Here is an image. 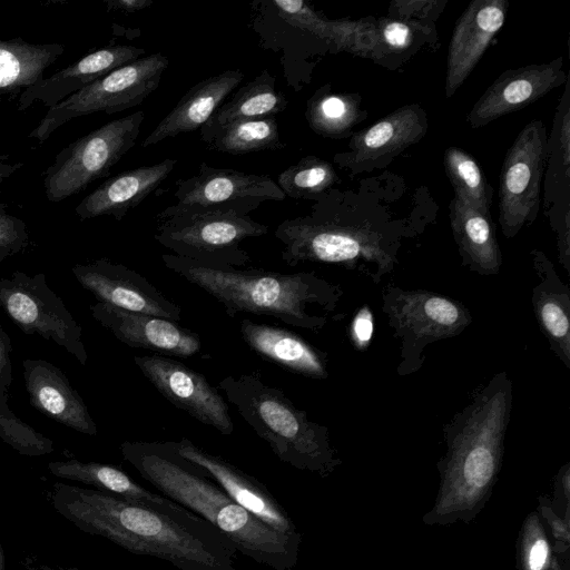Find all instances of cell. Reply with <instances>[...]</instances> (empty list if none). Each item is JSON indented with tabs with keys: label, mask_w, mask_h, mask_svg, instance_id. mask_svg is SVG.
Listing matches in <instances>:
<instances>
[{
	"label": "cell",
	"mask_w": 570,
	"mask_h": 570,
	"mask_svg": "<svg viewBox=\"0 0 570 570\" xmlns=\"http://www.w3.org/2000/svg\"><path fill=\"white\" fill-rule=\"evenodd\" d=\"M53 509L81 531L179 570H240L236 549L215 527L163 497L140 500L56 482Z\"/></svg>",
	"instance_id": "obj_1"
},
{
	"label": "cell",
	"mask_w": 570,
	"mask_h": 570,
	"mask_svg": "<svg viewBox=\"0 0 570 570\" xmlns=\"http://www.w3.org/2000/svg\"><path fill=\"white\" fill-rule=\"evenodd\" d=\"M512 399L509 373L498 372L443 425L439 490L425 525L469 524L485 508L502 466Z\"/></svg>",
	"instance_id": "obj_2"
},
{
	"label": "cell",
	"mask_w": 570,
	"mask_h": 570,
	"mask_svg": "<svg viewBox=\"0 0 570 570\" xmlns=\"http://www.w3.org/2000/svg\"><path fill=\"white\" fill-rule=\"evenodd\" d=\"M120 452L159 493L206 520L236 551L272 570H292L302 534H285L234 502L200 466L179 455L175 441H125Z\"/></svg>",
	"instance_id": "obj_3"
},
{
	"label": "cell",
	"mask_w": 570,
	"mask_h": 570,
	"mask_svg": "<svg viewBox=\"0 0 570 570\" xmlns=\"http://www.w3.org/2000/svg\"><path fill=\"white\" fill-rule=\"evenodd\" d=\"M161 259L168 269L219 302L230 317L249 313L318 332L330 322L343 296L338 284L314 271L214 269L174 254H163Z\"/></svg>",
	"instance_id": "obj_4"
},
{
	"label": "cell",
	"mask_w": 570,
	"mask_h": 570,
	"mask_svg": "<svg viewBox=\"0 0 570 570\" xmlns=\"http://www.w3.org/2000/svg\"><path fill=\"white\" fill-rule=\"evenodd\" d=\"M218 389L279 461L321 478L342 464L328 428L312 421L258 373L227 375L219 381Z\"/></svg>",
	"instance_id": "obj_5"
},
{
	"label": "cell",
	"mask_w": 570,
	"mask_h": 570,
	"mask_svg": "<svg viewBox=\"0 0 570 570\" xmlns=\"http://www.w3.org/2000/svg\"><path fill=\"white\" fill-rule=\"evenodd\" d=\"M275 237L284 245L281 257L291 267L322 263L363 272L375 284L397 264L394 236L368 225L346 222L317 200L307 215L278 224Z\"/></svg>",
	"instance_id": "obj_6"
},
{
	"label": "cell",
	"mask_w": 570,
	"mask_h": 570,
	"mask_svg": "<svg viewBox=\"0 0 570 570\" xmlns=\"http://www.w3.org/2000/svg\"><path fill=\"white\" fill-rule=\"evenodd\" d=\"M268 227L230 208L170 205L156 217L155 239L174 255L214 269L247 268L240 244L267 234Z\"/></svg>",
	"instance_id": "obj_7"
},
{
	"label": "cell",
	"mask_w": 570,
	"mask_h": 570,
	"mask_svg": "<svg viewBox=\"0 0 570 570\" xmlns=\"http://www.w3.org/2000/svg\"><path fill=\"white\" fill-rule=\"evenodd\" d=\"M382 311L400 342V376L421 370L428 345L461 334L472 322L469 309L456 299L428 289H405L393 283L382 289Z\"/></svg>",
	"instance_id": "obj_8"
},
{
	"label": "cell",
	"mask_w": 570,
	"mask_h": 570,
	"mask_svg": "<svg viewBox=\"0 0 570 570\" xmlns=\"http://www.w3.org/2000/svg\"><path fill=\"white\" fill-rule=\"evenodd\" d=\"M144 111L111 120L62 148L42 174L46 198L59 203L107 177L135 146Z\"/></svg>",
	"instance_id": "obj_9"
},
{
	"label": "cell",
	"mask_w": 570,
	"mask_h": 570,
	"mask_svg": "<svg viewBox=\"0 0 570 570\" xmlns=\"http://www.w3.org/2000/svg\"><path fill=\"white\" fill-rule=\"evenodd\" d=\"M168 58L151 53L119 67L48 109L28 135L43 144L68 121L95 112L116 114L140 105L160 82Z\"/></svg>",
	"instance_id": "obj_10"
},
{
	"label": "cell",
	"mask_w": 570,
	"mask_h": 570,
	"mask_svg": "<svg viewBox=\"0 0 570 570\" xmlns=\"http://www.w3.org/2000/svg\"><path fill=\"white\" fill-rule=\"evenodd\" d=\"M0 305L23 333L51 341L81 365L87 364L81 325L49 287L43 273L30 276L16 271L0 277Z\"/></svg>",
	"instance_id": "obj_11"
},
{
	"label": "cell",
	"mask_w": 570,
	"mask_h": 570,
	"mask_svg": "<svg viewBox=\"0 0 570 570\" xmlns=\"http://www.w3.org/2000/svg\"><path fill=\"white\" fill-rule=\"evenodd\" d=\"M548 141L546 125L531 120L505 154L499 181V223L507 238L538 216Z\"/></svg>",
	"instance_id": "obj_12"
},
{
	"label": "cell",
	"mask_w": 570,
	"mask_h": 570,
	"mask_svg": "<svg viewBox=\"0 0 570 570\" xmlns=\"http://www.w3.org/2000/svg\"><path fill=\"white\" fill-rule=\"evenodd\" d=\"M135 364L173 405L224 435L234 431L228 405L206 377L169 356H135Z\"/></svg>",
	"instance_id": "obj_13"
},
{
	"label": "cell",
	"mask_w": 570,
	"mask_h": 570,
	"mask_svg": "<svg viewBox=\"0 0 570 570\" xmlns=\"http://www.w3.org/2000/svg\"><path fill=\"white\" fill-rule=\"evenodd\" d=\"M176 205L196 208H230L248 214L285 194L267 175L215 168L202 163L195 175L176 181Z\"/></svg>",
	"instance_id": "obj_14"
},
{
	"label": "cell",
	"mask_w": 570,
	"mask_h": 570,
	"mask_svg": "<svg viewBox=\"0 0 570 570\" xmlns=\"http://www.w3.org/2000/svg\"><path fill=\"white\" fill-rule=\"evenodd\" d=\"M71 271L97 302L174 322L181 320L179 305L168 299L138 272L122 264L100 258L76 264Z\"/></svg>",
	"instance_id": "obj_15"
},
{
	"label": "cell",
	"mask_w": 570,
	"mask_h": 570,
	"mask_svg": "<svg viewBox=\"0 0 570 570\" xmlns=\"http://www.w3.org/2000/svg\"><path fill=\"white\" fill-rule=\"evenodd\" d=\"M428 115L417 104L397 108L368 128L354 134L348 151L334 161L352 174L384 167L396 155L419 142L428 130Z\"/></svg>",
	"instance_id": "obj_16"
},
{
	"label": "cell",
	"mask_w": 570,
	"mask_h": 570,
	"mask_svg": "<svg viewBox=\"0 0 570 570\" xmlns=\"http://www.w3.org/2000/svg\"><path fill=\"white\" fill-rule=\"evenodd\" d=\"M175 443L180 456L204 469L243 509L282 533H301L288 512L264 483L186 438Z\"/></svg>",
	"instance_id": "obj_17"
},
{
	"label": "cell",
	"mask_w": 570,
	"mask_h": 570,
	"mask_svg": "<svg viewBox=\"0 0 570 570\" xmlns=\"http://www.w3.org/2000/svg\"><path fill=\"white\" fill-rule=\"evenodd\" d=\"M563 58L503 71L480 96L466 116L471 128L523 109L567 83Z\"/></svg>",
	"instance_id": "obj_18"
},
{
	"label": "cell",
	"mask_w": 570,
	"mask_h": 570,
	"mask_svg": "<svg viewBox=\"0 0 570 570\" xmlns=\"http://www.w3.org/2000/svg\"><path fill=\"white\" fill-rule=\"evenodd\" d=\"M92 317L120 342L164 356L189 357L199 352L197 333L174 321L126 311L106 303L90 305Z\"/></svg>",
	"instance_id": "obj_19"
},
{
	"label": "cell",
	"mask_w": 570,
	"mask_h": 570,
	"mask_svg": "<svg viewBox=\"0 0 570 570\" xmlns=\"http://www.w3.org/2000/svg\"><path fill=\"white\" fill-rule=\"evenodd\" d=\"M507 0H473L458 19L449 43L444 92L451 98L471 75L504 24Z\"/></svg>",
	"instance_id": "obj_20"
},
{
	"label": "cell",
	"mask_w": 570,
	"mask_h": 570,
	"mask_svg": "<svg viewBox=\"0 0 570 570\" xmlns=\"http://www.w3.org/2000/svg\"><path fill=\"white\" fill-rule=\"evenodd\" d=\"M144 53L142 48L130 45H112L95 50L24 89L19 95L17 108L23 111L35 101H40L49 109L112 70L139 59Z\"/></svg>",
	"instance_id": "obj_21"
},
{
	"label": "cell",
	"mask_w": 570,
	"mask_h": 570,
	"mask_svg": "<svg viewBox=\"0 0 570 570\" xmlns=\"http://www.w3.org/2000/svg\"><path fill=\"white\" fill-rule=\"evenodd\" d=\"M22 367L26 391L35 409L76 432L97 434L86 403L59 367L40 358H27Z\"/></svg>",
	"instance_id": "obj_22"
},
{
	"label": "cell",
	"mask_w": 570,
	"mask_h": 570,
	"mask_svg": "<svg viewBox=\"0 0 570 570\" xmlns=\"http://www.w3.org/2000/svg\"><path fill=\"white\" fill-rule=\"evenodd\" d=\"M175 165L176 160L167 158L151 166L121 171L88 194L75 213L81 220L101 216L121 220L167 179Z\"/></svg>",
	"instance_id": "obj_23"
},
{
	"label": "cell",
	"mask_w": 570,
	"mask_h": 570,
	"mask_svg": "<svg viewBox=\"0 0 570 570\" xmlns=\"http://www.w3.org/2000/svg\"><path fill=\"white\" fill-rule=\"evenodd\" d=\"M531 256L538 277L531 295L535 320L550 350L570 370V288L544 253L534 249Z\"/></svg>",
	"instance_id": "obj_24"
},
{
	"label": "cell",
	"mask_w": 570,
	"mask_h": 570,
	"mask_svg": "<svg viewBox=\"0 0 570 570\" xmlns=\"http://www.w3.org/2000/svg\"><path fill=\"white\" fill-rule=\"evenodd\" d=\"M239 331L253 352L286 371L317 380L328 376L326 353L298 334L249 318L242 320Z\"/></svg>",
	"instance_id": "obj_25"
},
{
	"label": "cell",
	"mask_w": 570,
	"mask_h": 570,
	"mask_svg": "<svg viewBox=\"0 0 570 570\" xmlns=\"http://www.w3.org/2000/svg\"><path fill=\"white\" fill-rule=\"evenodd\" d=\"M243 78L244 73L236 69L225 70L197 82L142 140L141 147L200 128Z\"/></svg>",
	"instance_id": "obj_26"
},
{
	"label": "cell",
	"mask_w": 570,
	"mask_h": 570,
	"mask_svg": "<svg viewBox=\"0 0 570 570\" xmlns=\"http://www.w3.org/2000/svg\"><path fill=\"white\" fill-rule=\"evenodd\" d=\"M449 209L450 225L462 264L482 276L499 274L502 253L491 213L475 208L456 195Z\"/></svg>",
	"instance_id": "obj_27"
},
{
	"label": "cell",
	"mask_w": 570,
	"mask_h": 570,
	"mask_svg": "<svg viewBox=\"0 0 570 570\" xmlns=\"http://www.w3.org/2000/svg\"><path fill=\"white\" fill-rule=\"evenodd\" d=\"M65 52L58 42L31 43L20 37L0 39V95H17L45 78Z\"/></svg>",
	"instance_id": "obj_28"
},
{
	"label": "cell",
	"mask_w": 570,
	"mask_h": 570,
	"mask_svg": "<svg viewBox=\"0 0 570 570\" xmlns=\"http://www.w3.org/2000/svg\"><path fill=\"white\" fill-rule=\"evenodd\" d=\"M288 105L284 94L275 87V77L268 70L239 88L223 102L200 128H213L235 121L275 118Z\"/></svg>",
	"instance_id": "obj_29"
},
{
	"label": "cell",
	"mask_w": 570,
	"mask_h": 570,
	"mask_svg": "<svg viewBox=\"0 0 570 570\" xmlns=\"http://www.w3.org/2000/svg\"><path fill=\"white\" fill-rule=\"evenodd\" d=\"M200 139L209 149L230 155L285 148L275 118L243 120L213 128H200Z\"/></svg>",
	"instance_id": "obj_30"
},
{
	"label": "cell",
	"mask_w": 570,
	"mask_h": 570,
	"mask_svg": "<svg viewBox=\"0 0 570 570\" xmlns=\"http://www.w3.org/2000/svg\"><path fill=\"white\" fill-rule=\"evenodd\" d=\"M305 117L311 129L327 138H344L366 118L361 98L355 94L333 92L330 86L320 88L306 105Z\"/></svg>",
	"instance_id": "obj_31"
},
{
	"label": "cell",
	"mask_w": 570,
	"mask_h": 570,
	"mask_svg": "<svg viewBox=\"0 0 570 570\" xmlns=\"http://www.w3.org/2000/svg\"><path fill=\"white\" fill-rule=\"evenodd\" d=\"M48 469L59 479L77 481L90 485L91 489L119 497L140 500H159L164 497L147 490L124 471L109 464L70 459L51 461L48 463Z\"/></svg>",
	"instance_id": "obj_32"
},
{
	"label": "cell",
	"mask_w": 570,
	"mask_h": 570,
	"mask_svg": "<svg viewBox=\"0 0 570 570\" xmlns=\"http://www.w3.org/2000/svg\"><path fill=\"white\" fill-rule=\"evenodd\" d=\"M312 35L334 45L338 50L377 59L384 51L377 36L376 20H328L322 17Z\"/></svg>",
	"instance_id": "obj_33"
},
{
	"label": "cell",
	"mask_w": 570,
	"mask_h": 570,
	"mask_svg": "<svg viewBox=\"0 0 570 570\" xmlns=\"http://www.w3.org/2000/svg\"><path fill=\"white\" fill-rule=\"evenodd\" d=\"M444 168L454 195L463 198L475 208L491 213L493 189L476 160L459 147L444 151Z\"/></svg>",
	"instance_id": "obj_34"
},
{
	"label": "cell",
	"mask_w": 570,
	"mask_h": 570,
	"mask_svg": "<svg viewBox=\"0 0 570 570\" xmlns=\"http://www.w3.org/2000/svg\"><path fill=\"white\" fill-rule=\"evenodd\" d=\"M338 180L332 164L316 156H306L283 170L277 186L295 199H320Z\"/></svg>",
	"instance_id": "obj_35"
},
{
	"label": "cell",
	"mask_w": 570,
	"mask_h": 570,
	"mask_svg": "<svg viewBox=\"0 0 570 570\" xmlns=\"http://www.w3.org/2000/svg\"><path fill=\"white\" fill-rule=\"evenodd\" d=\"M517 570H564L537 511L524 518L515 542Z\"/></svg>",
	"instance_id": "obj_36"
},
{
	"label": "cell",
	"mask_w": 570,
	"mask_h": 570,
	"mask_svg": "<svg viewBox=\"0 0 570 570\" xmlns=\"http://www.w3.org/2000/svg\"><path fill=\"white\" fill-rule=\"evenodd\" d=\"M7 390L0 383V439L23 455L40 456L51 453L53 442L11 411Z\"/></svg>",
	"instance_id": "obj_37"
},
{
	"label": "cell",
	"mask_w": 570,
	"mask_h": 570,
	"mask_svg": "<svg viewBox=\"0 0 570 570\" xmlns=\"http://www.w3.org/2000/svg\"><path fill=\"white\" fill-rule=\"evenodd\" d=\"M28 244L26 222L8 213V205L0 203V262L22 252Z\"/></svg>",
	"instance_id": "obj_38"
},
{
	"label": "cell",
	"mask_w": 570,
	"mask_h": 570,
	"mask_svg": "<svg viewBox=\"0 0 570 570\" xmlns=\"http://www.w3.org/2000/svg\"><path fill=\"white\" fill-rule=\"evenodd\" d=\"M537 512L544 527L551 531L553 553L567 554L570 547V513H559L548 495L539 497Z\"/></svg>",
	"instance_id": "obj_39"
},
{
	"label": "cell",
	"mask_w": 570,
	"mask_h": 570,
	"mask_svg": "<svg viewBox=\"0 0 570 570\" xmlns=\"http://www.w3.org/2000/svg\"><path fill=\"white\" fill-rule=\"evenodd\" d=\"M419 27L423 26L395 18L376 20L377 36L383 50L396 52L404 51L413 45Z\"/></svg>",
	"instance_id": "obj_40"
},
{
	"label": "cell",
	"mask_w": 570,
	"mask_h": 570,
	"mask_svg": "<svg viewBox=\"0 0 570 570\" xmlns=\"http://www.w3.org/2000/svg\"><path fill=\"white\" fill-rule=\"evenodd\" d=\"M444 6V1H393L389 13L392 18L426 27L428 18L435 19Z\"/></svg>",
	"instance_id": "obj_41"
},
{
	"label": "cell",
	"mask_w": 570,
	"mask_h": 570,
	"mask_svg": "<svg viewBox=\"0 0 570 570\" xmlns=\"http://www.w3.org/2000/svg\"><path fill=\"white\" fill-rule=\"evenodd\" d=\"M279 17L292 27L312 32L322 16L303 0H274Z\"/></svg>",
	"instance_id": "obj_42"
},
{
	"label": "cell",
	"mask_w": 570,
	"mask_h": 570,
	"mask_svg": "<svg viewBox=\"0 0 570 570\" xmlns=\"http://www.w3.org/2000/svg\"><path fill=\"white\" fill-rule=\"evenodd\" d=\"M374 332L373 314L367 305H363L353 316L350 325V338L354 347L364 351L371 344Z\"/></svg>",
	"instance_id": "obj_43"
},
{
	"label": "cell",
	"mask_w": 570,
	"mask_h": 570,
	"mask_svg": "<svg viewBox=\"0 0 570 570\" xmlns=\"http://www.w3.org/2000/svg\"><path fill=\"white\" fill-rule=\"evenodd\" d=\"M553 497L554 500H552L553 508L561 514H567L561 511V508H563L564 511L570 510V463L567 462L564 465H562L556 478H554V485H553Z\"/></svg>",
	"instance_id": "obj_44"
},
{
	"label": "cell",
	"mask_w": 570,
	"mask_h": 570,
	"mask_svg": "<svg viewBox=\"0 0 570 570\" xmlns=\"http://www.w3.org/2000/svg\"><path fill=\"white\" fill-rule=\"evenodd\" d=\"M11 352L10 337L0 325V383L7 389L12 381Z\"/></svg>",
	"instance_id": "obj_45"
},
{
	"label": "cell",
	"mask_w": 570,
	"mask_h": 570,
	"mask_svg": "<svg viewBox=\"0 0 570 570\" xmlns=\"http://www.w3.org/2000/svg\"><path fill=\"white\" fill-rule=\"evenodd\" d=\"M105 3L108 11L116 10L126 13H134L151 6L153 0H107Z\"/></svg>",
	"instance_id": "obj_46"
},
{
	"label": "cell",
	"mask_w": 570,
	"mask_h": 570,
	"mask_svg": "<svg viewBox=\"0 0 570 570\" xmlns=\"http://www.w3.org/2000/svg\"><path fill=\"white\" fill-rule=\"evenodd\" d=\"M8 160L9 155H0V185L23 166V163Z\"/></svg>",
	"instance_id": "obj_47"
},
{
	"label": "cell",
	"mask_w": 570,
	"mask_h": 570,
	"mask_svg": "<svg viewBox=\"0 0 570 570\" xmlns=\"http://www.w3.org/2000/svg\"><path fill=\"white\" fill-rule=\"evenodd\" d=\"M28 570H79V569H77V568H56V567H50L47 564H39V566L30 567V568H28Z\"/></svg>",
	"instance_id": "obj_48"
},
{
	"label": "cell",
	"mask_w": 570,
	"mask_h": 570,
	"mask_svg": "<svg viewBox=\"0 0 570 570\" xmlns=\"http://www.w3.org/2000/svg\"><path fill=\"white\" fill-rule=\"evenodd\" d=\"M0 570H4V554H3V549H2L1 543H0Z\"/></svg>",
	"instance_id": "obj_49"
}]
</instances>
